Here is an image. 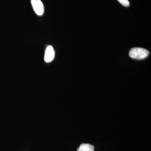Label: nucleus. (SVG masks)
I'll use <instances>...</instances> for the list:
<instances>
[{
	"label": "nucleus",
	"instance_id": "obj_1",
	"mask_svg": "<svg viewBox=\"0 0 151 151\" xmlns=\"http://www.w3.org/2000/svg\"><path fill=\"white\" fill-rule=\"evenodd\" d=\"M149 51L141 47H134L129 52L130 57L134 59L142 60L145 59L148 56Z\"/></svg>",
	"mask_w": 151,
	"mask_h": 151
},
{
	"label": "nucleus",
	"instance_id": "obj_2",
	"mask_svg": "<svg viewBox=\"0 0 151 151\" xmlns=\"http://www.w3.org/2000/svg\"><path fill=\"white\" fill-rule=\"evenodd\" d=\"M31 4L36 14L39 16L42 15L44 12V8L41 0H31Z\"/></svg>",
	"mask_w": 151,
	"mask_h": 151
},
{
	"label": "nucleus",
	"instance_id": "obj_3",
	"mask_svg": "<svg viewBox=\"0 0 151 151\" xmlns=\"http://www.w3.org/2000/svg\"><path fill=\"white\" fill-rule=\"evenodd\" d=\"M55 51L53 47L49 45L47 47L45 54L44 60L47 63L51 62L54 59Z\"/></svg>",
	"mask_w": 151,
	"mask_h": 151
},
{
	"label": "nucleus",
	"instance_id": "obj_4",
	"mask_svg": "<svg viewBox=\"0 0 151 151\" xmlns=\"http://www.w3.org/2000/svg\"><path fill=\"white\" fill-rule=\"evenodd\" d=\"M77 151H94V147L90 144H82L78 147Z\"/></svg>",
	"mask_w": 151,
	"mask_h": 151
},
{
	"label": "nucleus",
	"instance_id": "obj_5",
	"mask_svg": "<svg viewBox=\"0 0 151 151\" xmlns=\"http://www.w3.org/2000/svg\"><path fill=\"white\" fill-rule=\"evenodd\" d=\"M118 1L122 5L124 6L127 7L129 6L130 3L128 0H118Z\"/></svg>",
	"mask_w": 151,
	"mask_h": 151
}]
</instances>
